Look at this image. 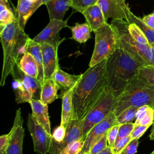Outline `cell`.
<instances>
[{
	"label": "cell",
	"instance_id": "1",
	"mask_svg": "<svg viewBox=\"0 0 154 154\" xmlns=\"http://www.w3.org/2000/svg\"><path fill=\"white\" fill-rule=\"evenodd\" d=\"M106 63V60H104L89 67L73 87L74 119L83 120L104 92L107 85Z\"/></svg>",
	"mask_w": 154,
	"mask_h": 154
},
{
	"label": "cell",
	"instance_id": "2",
	"mask_svg": "<svg viewBox=\"0 0 154 154\" xmlns=\"http://www.w3.org/2000/svg\"><path fill=\"white\" fill-rule=\"evenodd\" d=\"M143 66L117 45L114 53L106 60V87L118 97L128 82L138 74L140 68Z\"/></svg>",
	"mask_w": 154,
	"mask_h": 154
},
{
	"label": "cell",
	"instance_id": "3",
	"mask_svg": "<svg viewBox=\"0 0 154 154\" xmlns=\"http://www.w3.org/2000/svg\"><path fill=\"white\" fill-rule=\"evenodd\" d=\"M1 43L3 49V65L0 85L4 86L7 76L20 61V56L26 50L30 40L19 26L17 18L0 31Z\"/></svg>",
	"mask_w": 154,
	"mask_h": 154
},
{
	"label": "cell",
	"instance_id": "4",
	"mask_svg": "<svg viewBox=\"0 0 154 154\" xmlns=\"http://www.w3.org/2000/svg\"><path fill=\"white\" fill-rule=\"evenodd\" d=\"M147 105L154 109V87L137 74L127 84L117 98L114 112L118 116L126 109Z\"/></svg>",
	"mask_w": 154,
	"mask_h": 154
},
{
	"label": "cell",
	"instance_id": "5",
	"mask_svg": "<svg viewBox=\"0 0 154 154\" xmlns=\"http://www.w3.org/2000/svg\"><path fill=\"white\" fill-rule=\"evenodd\" d=\"M114 29L117 45L144 66H154V48L135 41L128 29L126 20H112L110 23Z\"/></svg>",
	"mask_w": 154,
	"mask_h": 154
},
{
	"label": "cell",
	"instance_id": "6",
	"mask_svg": "<svg viewBox=\"0 0 154 154\" xmlns=\"http://www.w3.org/2000/svg\"><path fill=\"white\" fill-rule=\"evenodd\" d=\"M94 32L95 44L89 67L94 66L103 60H107L117 46L116 32L111 24L106 23Z\"/></svg>",
	"mask_w": 154,
	"mask_h": 154
},
{
	"label": "cell",
	"instance_id": "7",
	"mask_svg": "<svg viewBox=\"0 0 154 154\" xmlns=\"http://www.w3.org/2000/svg\"><path fill=\"white\" fill-rule=\"evenodd\" d=\"M117 96L106 87L101 97L83 119V137L85 139L91 128L114 111Z\"/></svg>",
	"mask_w": 154,
	"mask_h": 154
},
{
	"label": "cell",
	"instance_id": "8",
	"mask_svg": "<svg viewBox=\"0 0 154 154\" xmlns=\"http://www.w3.org/2000/svg\"><path fill=\"white\" fill-rule=\"evenodd\" d=\"M27 127L32 139L34 152L38 154L49 153L52 143V135L49 134L31 114L28 116Z\"/></svg>",
	"mask_w": 154,
	"mask_h": 154
},
{
	"label": "cell",
	"instance_id": "9",
	"mask_svg": "<svg viewBox=\"0 0 154 154\" xmlns=\"http://www.w3.org/2000/svg\"><path fill=\"white\" fill-rule=\"evenodd\" d=\"M115 125H117V116L114 111L105 119L94 126L87 134L84 139V145L82 150L84 153L85 154L90 153L93 146Z\"/></svg>",
	"mask_w": 154,
	"mask_h": 154
},
{
	"label": "cell",
	"instance_id": "10",
	"mask_svg": "<svg viewBox=\"0 0 154 154\" xmlns=\"http://www.w3.org/2000/svg\"><path fill=\"white\" fill-rule=\"evenodd\" d=\"M67 26V20H51L46 26L32 40L40 45L48 43L59 47V45L65 39V38H60L59 32L61 29Z\"/></svg>",
	"mask_w": 154,
	"mask_h": 154
},
{
	"label": "cell",
	"instance_id": "11",
	"mask_svg": "<svg viewBox=\"0 0 154 154\" xmlns=\"http://www.w3.org/2000/svg\"><path fill=\"white\" fill-rule=\"evenodd\" d=\"M23 122L20 108H19L16 111L13 125L10 131V140L5 154H22L23 142L25 135Z\"/></svg>",
	"mask_w": 154,
	"mask_h": 154
},
{
	"label": "cell",
	"instance_id": "12",
	"mask_svg": "<svg viewBox=\"0 0 154 154\" xmlns=\"http://www.w3.org/2000/svg\"><path fill=\"white\" fill-rule=\"evenodd\" d=\"M83 120L73 119L67 128L66 135L64 140L60 144L51 146L49 150V154H60L61 152L70 143L81 138L83 137Z\"/></svg>",
	"mask_w": 154,
	"mask_h": 154
},
{
	"label": "cell",
	"instance_id": "13",
	"mask_svg": "<svg viewBox=\"0 0 154 154\" xmlns=\"http://www.w3.org/2000/svg\"><path fill=\"white\" fill-rule=\"evenodd\" d=\"M43 57L45 79L53 78L57 69L60 67L58 63V46L48 43L41 44Z\"/></svg>",
	"mask_w": 154,
	"mask_h": 154
},
{
	"label": "cell",
	"instance_id": "14",
	"mask_svg": "<svg viewBox=\"0 0 154 154\" xmlns=\"http://www.w3.org/2000/svg\"><path fill=\"white\" fill-rule=\"evenodd\" d=\"M97 4L101 8L104 16L107 20H126L125 9L128 6L125 0H99Z\"/></svg>",
	"mask_w": 154,
	"mask_h": 154
},
{
	"label": "cell",
	"instance_id": "15",
	"mask_svg": "<svg viewBox=\"0 0 154 154\" xmlns=\"http://www.w3.org/2000/svg\"><path fill=\"white\" fill-rule=\"evenodd\" d=\"M42 4V0H17L16 14L22 29L25 30L28 19Z\"/></svg>",
	"mask_w": 154,
	"mask_h": 154
},
{
	"label": "cell",
	"instance_id": "16",
	"mask_svg": "<svg viewBox=\"0 0 154 154\" xmlns=\"http://www.w3.org/2000/svg\"><path fill=\"white\" fill-rule=\"evenodd\" d=\"M28 103L31 107L33 117L49 134L52 135L48 105L43 103L40 99H32Z\"/></svg>",
	"mask_w": 154,
	"mask_h": 154
},
{
	"label": "cell",
	"instance_id": "17",
	"mask_svg": "<svg viewBox=\"0 0 154 154\" xmlns=\"http://www.w3.org/2000/svg\"><path fill=\"white\" fill-rule=\"evenodd\" d=\"M10 75L13 79H18L22 81L32 91L34 99H40L42 85L37 78L25 74L19 66V63L14 67Z\"/></svg>",
	"mask_w": 154,
	"mask_h": 154
},
{
	"label": "cell",
	"instance_id": "18",
	"mask_svg": "<svg viewBox=\"0 0 154 154\" xmlns=\"http://www.w3.org/2000/svg\"><path fill=\"white\" fill-rule=\"evenodd\" d=\"M82 14L93 32L107 23L101 8L97 4L88 7Z\"/></svg>",
	"mask_w": 154,
	"mask_h": 154
},
{
	"label": "cell",
	"instance_id": "19",
	"mask_svg": "<svg viewBox=\"0 0 154 154\" xmlns=\"http://www.w3.org/2000/svg\"><path fill=\"white\" fill-rule=\"evenodd\" d=\"M81 76L82 74L71 75L66 73L59 67L57 69L54 78L60 89L61 90V96L66 91L73 88L79 81Z\"/></svg>",
	"mask_w": 154,
	"mask_h": 154
},
{
	"label": "cell",
	"instance_id": "20",
	"mask_svg": "<svg viewBox=\"0 0 154 154\" xmlns=\"http://www.w3.org/2000/svg\"><path fill=\"white\" fill-rule=\"evenodd\" d=\"M73 88L66 91L60 96L62 99L60 125L64 126L66 128L68 127L74 119V108L72 101Z\"/></svg>",
	"mask_w": 154,
	"mask_h": 154
},
{
	"label": "cell",
	"instance_id": "21",
	"mask_svg": "<svg viewBox=\"0 0 154 154\" xmlns=\"http://www.w3.org/2000/svg\"><path fill=\"white\" fill-rule=\"evenodd\" d=\"M46 6L50 20H63L66 11L71 7V0H51L46 4Z\"/></svg>",
	"mask_w": 154,
	"mask_h": 154
},
{
	"label": "cell",
	"instance_id": "22",
	"mask_svg": "<svg viewBox=\"0 0 154 154\" xmlns=\"http://www.w3.org/2000/svg\"><path fill=\"white\" fill-rule=\"evenodd\" d=\"M59 89L60 88L54 78L45 79L42 85L40 100L46 105L52 103L58 97L57 92Z\"/></svg>",
	"mask_w": 154,
	"mask_h": 154
},
{
	"label": "cell",
	"instance_id": "23",
	"mask_svg": "<svg viewBox=\"0 0 154 154\" xmlns=\"http://www.w3.org/2000/svg\"><path fill=\"white\" fill-rule=\"evenodd\" d=\"M26 52L31 54L34 57L37 62L38 69V75L37 79L42 85L45 81V76L41 45L33 41L32 39L30 38L26 47Z\"/></svg>",
	"mask_w": 154,
	"mask_h": 154
},
{
	"label": "cell",
	"instance_id": "24",
	"mask_svg": "<svg viewBox=\"0 0 154 154\" xmlns=\"http://www.w3.org/2000/svg\"><path fill=\"white\" fill-rule=\"evenodd\" d=\"M12 86L15 95V100L17 103L29 102L34 99V95L31 90L20 80L13 79Z\"/></svg>",
	"mask_w": 154,
	"mask_h": 154
},
{
	"label": "cell",
	"instance_id": "25",
	"mask_svg": "<svg viewBox=\"0 0 154 154\" xmlns=\"http://www.w3.org/2000/svg\"><path fill=\"white\" fill-rule=\"evenodd\" d=\"M19 66L25 74L37 79L38 75L37 64L31 54L25 52L21 57L19 62Z\"/></svg>",
	"mask_w": 154,
	"mask_h": 154
},
{
	"label": "cell",
	"instance_id": "26",
	"mask_svg": "<svg viewBox=\"0 0 154 154\" xmlns=\"http://www.w3.org/2000/svg\"><path fill=\"white\" fill-rule=\"evenodd\" d=\"M16 18V14L14 13L8 0H0V31Z\"/></svg>",
	"mask_w": 154,
	"mask_h": 154
},
{
	"label": "cell",
	"instance_id": "27",
	"mask_svg": "<svg viewBox=\"0 0 154 154\" xmlns=\"http://www.w3.org/2000/svg\"><path fill=\"white\" fill-rule=\"evenodd\" d=\"M69 28L72 31V38L79 43H85L90 38V33L93 31L87 22L84 23H76L73 26Z\"/></svg>",
	"mask_w": 154,
	"mask_h": 154
},
{
	"label": "cell",
	"instance_id": "28",
	"mask_svg": "<svg viewBox=\"0 0 154 154\" xmlns=\"http://www.w3.org/2000/svg\"><path fill=\"white\" fill-rule=\"evenodd\" d=\"M154 120V109L145 105L138 108L135 119L134 125L150 126Z\"/></svg>",
	"mask_w": 154,
	"mask_h": 154
},
{
	"label": "cell",
	"instance_id": "29",
	"mask_svg": "<svg viewBox=\"0 0 154 154\" xmlns=\"http://www.w3.org/2000/svg\"><path fill=\"white\" fill-rule=\"evenodd\" d=\"M126 13V20L128 22L136 23L143 31L149 43H154V29L150 28L143 23L141 18L135 16L130 10L128 5L125 9Z\"/></svg>",
	"mask_w": 154,
	"mask_h": 154
},
{
	"label": "cell",
	"instance_id": "30",
	"mask_svg": "<svg viewBox=\"0 0 154 154\" xmlns=\"http://www.w3.org/2000/svg\"><path fill=\"white\" fill-rule=\"evenodd\" d=\"M128 29L131 37L135 41L144 45H150V43L146 38L145 34L136 23L133 22H128Z\"/></svg>",
	"mask_w": 154,
	"mask_h": 154
},
{
	"label": "cell",
	"instance_id": "31",
	"mask_svg": "<svg viewBox=\"0 0 154 154\" xmlns=\"http://www.w3.org/2000/svg\"><path fill=\"white\" fill-rule=\"evenodd\" d=\"M138 108L131 106L117 116V125H122L127 123H131L135 120L136 114Z\"/></svg>",
	"mask_w": 154,
	"mask_h": 154
},
{
	"label": "cell",
	"instance_id": "32",
	"mask_svg": "<svg viewBox=\"0 0 154 154\" xmlns=\"http://www.w3.org/2000/svg\"><path fill=\"white\" fill-rule=\"evenodd\" d=\"M99 0H71V8L82 13L88 7L97 4Z\"/></svg>",
	"mask_w": 154,
	"mask_h": 154
},
{
	"label": "cell",
	"instance_id": "33",
	"mask_svg": "<svg viewBox=\"0 0 154 154\" xmlns=\"http://www.w3.org/2000/svg\"><path fill=\"white\" fill-rule=\"evenodd\" d=\"M84 138L75 141L66 147L60 154H78L83 149Z\"/></svg>",
	"mask_w": 154,
	"mask_h": 154
},
{
	"label": "cell",
	"instance_id": "34",
	"mask_svg": "<svg viewBox=\"0 0 154 154\" xmlns=\"http://www.w3.org/2000/svg\"><path fill=\"white\" fill-rule=\"evenodd\" d=\"M138 74L141 75L149 84L154 87V66H143L140 68Z\"/></svg>",
	"mask_w": 154,
	"mask_h": 154
},
{
	"label": "cell",
	"instance_id": "35",
	"mask_svg": "<svg viewBox=\"0 0 154 154\" xmlns=\"http://www.w3.org/2000/svg\"><path fill=\"white\" fill-rule=\"evenodd\" d=\"M67 128L63 125H60L52 134V143L51 146H54L61 143L65 138L66 135Z\"/></svg>",
	"mask_w": 154,
	"mask_h": 154
},
{
	"label": "cell",
	"instance_id": "36",
	"mask_svg": "<svg viewBox=\"0 0 154 154\" xmlns=\"http://www.w3.org/2000/svg\"><path fill=\"white\" fill-rule=\"evenodd\" d=\"M134 127H135V125H134V123L133 122L120 125L119 131H118L117 137L115 144L122 138H124L130 135Z\"/></svg>",
	"mask_w": 154,
	"mask_h": 154
},
{
	"label": "cell",
	"instance_id": "37",
	"mask_svg": "<svg viewBox=\"0 0 154 154\" xmlns=\"http://www.w3.org/2000/svg\"><path fill=\"white\" fill-rule=\"evenodd\" d=\"M131 140V137L130 135L118 141L114 146L111 148L113 154H122L124 149Z\"/></svg>",
	"mask_w": 154,
	"mask_h": 154
},
{
	"label": "cell",
	"instance_id": "38",
	"mask_svg": "<svg viewBox=\"0 0 154 154\" xmlns=\"http://www.w3.org/2000/svg\"><path fill=\"white\" fill-rule=\"evenodd\" d=\"M120 125H115L112 126L107 132L106 136L108 139V144L111 148H112L116 143V139L117 137L118 131Z\"/></svg>",
	"mask_w": 154,
	"mask_h": 154
},
{
	"label": "cell",
	"instance_id": "39",
	"mask_svg": "<svg viewBox=\"0 0 154 154\" xmlns=\"http://www.w3.org/2000/svg\"><path fill=\"white\" fill-rule=\"evenodd\" d=\"M108 146V139L106 134L93 146L90 153L98 154L99 153L105 149Z\"/></svg>",
	"mask_w": 154,
	"mask_h": 154
},
{
	"label": "cell",
	"instance_id": "40",
	"mask_svg": "<svg viewBox=\"0 0 154 154\" xmlns=\"http://www.w3.org/2000/svg\"><path fill=\"white\" fill-rule=\"evenodd\" d=\"M149 128V126H135L131 134V140H135V139H139L143 135V134L146 132V131L147 130V129Z\"/></svg>",
	"mask_w": 154,
	"mask_h": 154
},
{
	"label": "cell",
	"instance_id": "41",
	"mask_svg": "<svg viewBox=\"0 0 154 154\" xmlns=\"http://www.w3.org/2000/svg\"><path fill=\"white\" fill-rule=\"evenodd\" d=\"M138 140L139 139H135L131 140L124 149L122 154H135L137 152V149L139 144Z\"/></svg>",
	"mask_w": 154,
	"mask_h": 154
},
{
	"label": "cell",
	"instance_id": "42",
	"mask_svg": "<svg viewBox=\"0 0 154 154\" xmlns=\"http://www.w3.org/2000/svg\"><path fill=\"white\" fill-rule=\"evenodd\" d=\"M10 137V132L2 135L0 137V154H5L8 145Z\"/></svg>",
	"mask_w": 154,
	"mask_h": 154
},
{
	"label": "cell",
	"instance_id": "43",
	"mask_svg": "<svg viewBox=\"0 0 154 154\" xmlns=\"http://www.w3.org/2000/svg\"><path fill=\"white\" fill-rule=\"evenodd\" d=\"M141 19L148 27L154 29V11L150 14L144 16Z\"/></svg>",
	"mask_w": 154,
	"mask_h": 154
},
{
	"label": "cell",
	"instance_id": "44",
	"mask_svg": "<svg viewBox=\"0 0 154 154\" xmlns=\"http://www.w3.org/2000/svg\"><path fill=\"white\" fill-rule=\"evenodd\" d=\"M98 154H113V152L112 149L109 146H108L105 149H104Z\"/></svg>",
	"mask_w": 154,
	"mask_h": 154
},
{
	"label": "cell",
	"instance_id": "45",
	"mask_svg": "<svg viewBox=\"0 0 154 154\" xmlns=\"http://www.w3.org/2000/svg\"><path fill=\"white\" fill-rule=\"evenodd\" d=\"M149 138L150 140L154 141V120L152 123V129L149 135Z\"/></svg>",
	"mask_w": 154,
	"mask_h": 154
},
{
	"label": "cell",
	"instance_id": "46",
	"mask_svg": "<svg viewBox=\"0 0 154 154\" xmlns=\"http://www.w3.org/2000/svg\"><path fill=\"white\" fill-rule=\"evenodd\" d=\"M50 1H51V0H42V2L43 4H45L46 5Z\"/></svg>",
	"mask_w": 154,
	"mask_h": 154
},
{
	"label": "cell",
	"instance_id": "47",
	"mask_svg": "<svg viewBox=\"0 0 154 154\" xmlns=\"http://www.w3.org/2000/svg\"><path fill=\"white\" fill-rule=\"evenodd\" d=\"M150 46H151L152 48H154V43H150Z\"/></svg>",
	"mask_w": 154,
	"mask_h": 154
},
{
	"label": "cell",
	"instance_id": "48",
	"mask_svg": "<svg viewBox=\"0 0 154 154\" xmlns=\"http://www.w3.org/2000/svg\"><path fill=\"white\" fill-rule=\"evenodd\" d=\"M78 154H85V153H84V152H83L82 150H81V151Z\"/></svg>",
	"mask_w": 154,
	"mask_h": 154
},
{
	"label": "cell",
	"instance_id": "49",
	"mask_svg": "<svg viewBox=\"0 0 154 154\" xmlns=\"http://www.w3.org/2000/svg\"><path fill=\"white\" fill-rule=\"evenodd\" d=\"M152 153H154V150H153V151L152 152Z\"/></svg>",
	"mask_w": 154,
	"mask_h": 154
},
{
	"label": "cell",
	"instance_id": "50",
	"mask_svg": "<svg viewBox=\"0 0 154 154\" xmlns=\"http://www.w3.org/2000/svg\"><path fill=\"white\" fill-rule=\"evenodd\" d=\"M150 154H154V153H150Z\"/></svg>",
	"mask_w": 154,
	"mask_h": 154
},
{
	"label": "cell",
	"instance_id": "51",
	"mask_svg": "<svg viewBox=\"0 0 154 154\" xmlns=\"http://www.w3.org/2000/svg\"><path fill=\"white\" fill-rule=\"evenodd\" d=\"M88 154H91V153H88Z\"/></svg>",
	"mask_w": 154,
	"mask_h": 154
}]
</instances>
